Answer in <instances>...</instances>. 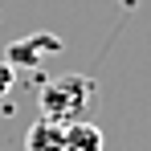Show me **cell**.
<instances>
[{"instance_id":"8992f818","label":"cell","mask_w":151,"mask_h":151,"mask_svg":"<svg viewBox=\"0 0 151 151\" xmlns=\"http://www.w3.org/2000/svg\"><path fill=\"white\" fill-rule=\"evenodd\" d=\"M127 4H131V0H127Z\"/></svg>"},{"instance_id":"6da1fadb","label":"cell","mask_w":151,"mask_h":151,"mask_svg":"<svg viewBox=\"0 0 151 151\" xmlns=\"http://www.w3.org/2000/svg\"><path fill=\"white\" fill-rule=\"evenodd\" d=\"M98 98V86L82 74H61L41 86V114L53 123H78Z\"/></svg>"},{"instance_id":"3957f363","label":"cell","mask_w":151,"mask_h":151,"mask_svg":"<svg viewBox=\"0 0 151 151\" xmlns=\"http://www.w3.org/2000/svg\"><path fill=\"white\" fill-rule=\"evenodd\" d=\"M65 143V123H53V119H37L25 135V151H61Z\"/></svg>"},{"instance_id":"7a4b0ae2","label":"cell","mask_w":151,"mask_h":151,"mask_svg":"<svg viewBox=\"0 0 151 151\" xmlns=\"http://www.w3.org/2000/svg\"><path fill=\"white\" fill-rule=\"evenodd\" d=\"M57 49H61V41H57L53 33H37V37H21V41H12L4 61H8L12 70H33V74H37L41 57H45V53H57Z\"/></svg>"},{"instance_id":"5b68a950","label":"cell","mask_w":151,"mask_h":151,"mask_svg":"<svg viewBox=\"0 0 151 151\" xmlns=\"http://www.w3.org/2000/svg\"><path fill=\"white\" fill-rule=\"evenodd\" d=\"M12 82H17V70H12L8 61H0V94H8V90H12Z\"/></svg>"},{"instance_id":"277c9868","label":"cell","mask_w":151,"mask_h":151,"mask_svg":"<svg viewBox=\"0 0 151 151\" xmlns=\"http://www.w3.org/2000/svg\"><path fill=\"white\" fill-rule=\"evenodd\" d=\"M61 151H102V131L94 123H86V119L65 123V143H61Z\"/></svg>"}]
</instances>
